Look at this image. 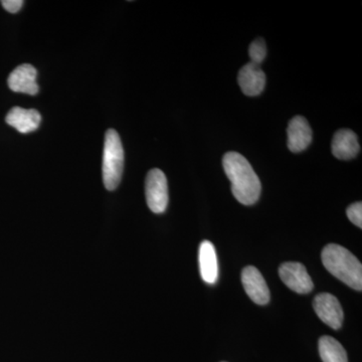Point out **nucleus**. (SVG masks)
Segmentation results:
<instances>
[{"mask_svg": "<svg viewBox=\"0 0 362 362\" xmlns=\"http://www.w3.org/2000/svg\"><path fill=\"white\" fill-rule=\"evenodd\" d=\"M124 169V150L117 131L109 129L105 135L103 181L108 190H115L120 185Z\"/></svg>", "mask_w": 362, "mask_h": 362, "instance_id": "obj_3", "label": "nucleus"}, {"mask_svg": "<svg viewBox=\"0 0 362 362\" xmlns=\"http://www.w3.org/2000/svg\"><path fill=\"white\" fill-rule=\"evenodd\" d=\"M37 71L35 66L23 64L11 71L7 80V84L9 89L13 92L35 96L40 90L37 83Z\"/></svg>", "mask_w": 362, "mask_h": 362, "instance_id": "obj_8", "label": "nucleus"}, {"mask_svg": "<svg viewBox=\"0 0 362 362\" xmlns=\"http://www.w3.org/2000/svg\"><path fill=\"white\" fill-rule=\"evenodd\" d=\"M238 82L246 96H259L265 89L266 75L259 65L250 62L240 69Z\"/></svg>", "mask_w": 362, "mask_h": 362, "instance_id": "obj_9", "label": "nucleus"}, {"mask_svg": "<svg viewBox=\"0 0 362 362\" xmlns=\"http://www.w3.org/2000/svg\"><path fill=\"white\" fill-rule=\"evenodd\" d=\"M199 269L202 280L207 284H216L218 279V264L213 243L204 240L199 247Z\"/></svg>", "mask_w": 362, "mask_h": 362, "instance_id": "obj_13", "label": "nucleus"}, {"mask_svg": "<svg viewBox=\"0 0 362 362\" xmlns=\"http://www.w3.org/2000/svg\"><path fill=\"white\" fill-rule=\"evenodd\" d=\"M322 263L329 273L344 284L356 290H362V265L349 250L339 245L330 244L324 247Z\"/></svg>", "mask_w": 362, "mask_h": 362, "instance_id": "obj_2", "label": "nucleus"}, {"mask_svg": "<svg viewBox=\"0 0 362 362\" xmlns=\"http://www.w3.org/2000/svg\"><path fill=\"white\" fill-rule=\"evenodd\" d=\"M313 307L317 316L326 325L333 329H339L341 327L344 314H343L341 304L337 297L329 293H321L314 299Z\"/></svg>", "mask_w": 362, "mask_h": 362, "instance_id": "obj_6", "label": "nucleus"}, {"mask_svg": "<svg viewBox=\"0 0 362 362\" xmlns=\"http://www.w3.org/2000/svg\"><path fill=\"white\" fill-rule=\"evenodd\" d=\"M250 58L252 63L259 65L265 59L267 56V47L265 40L257 39L252 42L249 49Z\"/></svg>", "mask_w": 362, "mask_h": 362, "instance_id": "obj_15", "label": "nucleus"}, {"mask_svg": "<svg viewBox=\"0 0 362 362\" xmlns=\"http://www.w3.org/2000/svg\"><path fill=\"white\" fill-rule=\"evenodd\" d=\"M288 147L294 153L304 151L312 142V130L308 121L296 116L290 121L287 129Z\"/></svg>", "mask_w": 362, "mask_h": 362, "instance_id": "obj_10", "label": "nucleus"}, {"mask_svg": "<svg viewBox=\"0 0 362 362\" xmlns=\"http://www.w3.org/2000/svg\"><path fill=\"white\" fill-rule=\"evenodd\" d=\"M223 169L230 183L233 197L244 206L259 201L262 185L246 157L238 152H228L223 158Z\"/></svg>", "mask_w": 362, "mask_h": 362, "instance_id": "obj_1", "label": "nucleus"}, {"mask_svg": "<svg viewBox=\"0 0 362 362\" xmlns=\"http://www.w3.org/2000/svg\"><path fill=\"white\" fill-rule=\"evenodd\" d=\"M361 146L354 131L341 129L335 133L332 140V154L340 160H349L358 154Z\"/></svg>", "mask_w": 362, "mask_h": 362, "instance_id": "obj_12", "label": "nucleus"}, {"mask_svg": "<svg viewBox=\"0 0 362 362\" xmlns=\"http://www.w3.org/2000/svg\"><path fill=\"white\" fill-rule=\"evenodd\" d=\"M347 218L354 225L362 228V204L361 202L352 204L346 211Z\"/></svg>", "mask_w": 362, "mask_h": 362, "instance_id": "obj_16", "label": "nucleus"}, {"mask_svg": "<svg viewBox=\"0 0 362 362\" xmlns=\"http://www.w3.org/2000/svg\"><path fill=\"white\" fill-rule=\"evenodd\" d=\"M319 354L323 362H349L344 347L335 338L327 335L319 339Z\"/></svg>", "mask_w": 362, "mask_h": 362, "instance_id": "obj_14", "label": "nucleus"}, {"mask_svg": "<svg viewBox=\"0 0 362 362\" xmlns=\"http://www.w3.org/2000/svg\"><path fill=\"white\" fill-rule=\"evenodd\" d=\"M279 275L283 283L298 294H308L313 290L312 279L302 264L296 262L282 264L279 268Z\"/></svg>", "mask_w": 362, "mask_h": 362, "instance_id": "obj_5", "label": "nucleus"}, {"mask_svg": "<svg viewBox=\"0 0 362 362\" xmlns=\"http://www.w3.org/2000/svg\"><path fill=\"white\" fill-rule=\"evenodd\" d=\"M242 282L247 296L254 303L266 305L270 301V290L265 279L254 266L246 267L242 272Z\"/></svg>", "mask_w": 362, "mask_h": 362, "instance_id": "obj_7", "label": "nucleus"}, {"mask_svg": "<svg viewBox=\"0 0 362 362\" xmlns=\"http://www.w3.org/2000/svg\"><path fill=\"white\" fill-rule=\"evenodd\" d=\"M6 123L23 134L33 132L40 127L42 116L40 112L35 109H23L21 107H13L6 118Z\"/></svg>", "mask_w": 362, "mask_h": 362, "instance_id": "obj_11", "label": "nucleus"}, {"mask_svg": "<svg viewBox=\"0 0 362 362\" xmlns=\"http://www.w3.org/2000/svg\"><path fill=\"white\" fill-rule=\"evenodd\" d=\"M1 4L8 13H16L23 7V0H4V1H1Z\"/></svg>", "mask_w": 362, "mask_h": 362, "instance_id": "obj_17", "label": "nucleus"}, {"mask_svg": "<svg viewBox=\"0 0 362 362\" xmlns=\"http://www.w3.org/2000/svg\"><path fill=\"white\" fill-rule=\"evenodd\" d=\"M147 206L154 214H162L168 206V185L160 169L150 170L145 181Z\"/></svg>", "mask_w": 362, "mask_h": 362, "instance_id": "obj_4", "label": "nucleus"}]
</instances>
